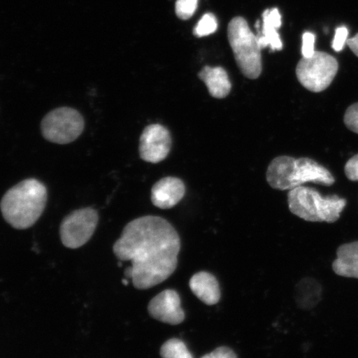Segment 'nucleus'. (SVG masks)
Listing matches in <instances>:
<instances>
[{
  "label": "nucleus",
  "mask_w": 358,
  "mask_h": 358,
  "mask_svg": "<svg viewBox=\"0 0 358 358\" xmlns=\"http://www.w3.org/2000/svg\"><path fill=\"white\" fill-rule=\"evenodd\" d=\"M180 237L165 219L145 216L124 227L113 246L115 257L131 262L124 275L138 289H149L168 280L178 266Z\"/></svg>",
  "instance_id": "1"
},
{
  "label": "nucleus",
  "mask_w": 358,
  "mask_h": 358,
  "mask_svg": "<svg viewBox=\"0 0 358 358\" xmlns=\"http://www.w3.org/2000/svg\"><path fill=\"white\" fill-rule=\"evenodd\" d=\"M48 200L46 187L29 178L11 187L3 196L0 208L4 220L15 229L34 225L44 211Z\"/></svg>",
  "instance_id": "2"
},
{
  "label": "nucleus",
  "mask_w": 358,
  "mask_h": 358,
  "mask_svg": "<svg viewBox=\"0 0 358 358\" xmlns=\"http://www.w3.org/2000/svg\"><path fill=\"white\" fill-rule=\"evenodd\" d=\"M268 185L278 190H292L303 183L313 182L331 186L335 179L328 169L308 158L294 159L280 156L273 159L266 172Z\"/></svg>",
  "instance_id": "3"
},
{
  "label": "nucleus",
  "mask_w": 358,
  "mask_h": 358,
  "mask_svg": "<svg viewBox=\"0 0 358 358\" xmlns=\"http://www.w3.org/2000/svg\"><path fill=\"white\" fill-rule=\"evenodd\" d=\"M289 211L304 221L312 222H337L347 201L338 195L323 196L310 187L299 186L288 194Z\"/></svg>",
  "instance_id": "4"
},
{
  "label": "nucleus",
  "mask_w": 358,
  "mask_h": 358,
  "mask_svg": "<svg viewBox=\"0 0 358 358\" xmlns=\"http://www.w3.org/2000/svg\"><path fill=\"white\" fill-rule=\"evenodd\" d=\"M227 35L241 73L249 79H257L262 73V60L257 35L241 17H236L230 22Z\"/></svg>",
  "instance_id": "5"
},
{
  "label": "nucleus",
  "mask_w": 358,
  "mask_h": 358,
  "mask_svg": "<svg viewBox=\"0 0 358 358\" xmlns=\"http://www.w3.org/2000/svg\"><path fill=\"white\" fill-rule=\"evenodd\" d=\"M338 71V61L323 52H315L311 57H303L296 67L299 82L313 92L324 91L333 83Z\"/></svg>",
  "instance_id": "6"
},
{
  "label": "nucleus",
  "mask_w": 358,
  "mask_h": 358,
  "mask_svg": "<svg viewBox=\"0 0 358 358\" xmlns=\"http://www.w3.org/2000/svg\"><path fill=\"white\" fill-rule=\"evenodd\" d=\"M84 127L83 115L70 107H61L49 112L41 123L43 137L59 145L69 144L77 140Z\"/></svg>",
  "instance_id": "7"
},
{
  "label": "nucleus",
  "mask_w": 358,
  "mask_h": 358,
  "mask_svg": "<svg viewBox=\"0 0 358 358\" xmlns=\"http://www.w3.org/2000/svg\"><path fill=\"white\" fill-rule=\"evenodd\" d=\"M99 216L92 208L76 210L64 218L60 227L62 244L77 249L88 243L96 231Z\"/></svg>",
  "instance_id": "8"
},
{
  "label": "nucleus",
  "mask_w": 358,
  "mask_h": 358,
  "mask_svg": "<svg viewBox=\"0 0 358 358\" xmlns=\"http://www.w3.org/2000/svg\"><path fill=\"white\" fill-rule=\"evenodd\" d=\"M172 147L169 129L159 124H150L143 131L140 138L141 158L148 163L157 164L167 158Z\"/></svg>",
  "instance_id": "9"
},
{
  "label": "nucleus",
  "mask_w": 358,
  "mask_h": 358,
  "mask_svg": "<svg viewBox=\"0 0 358 358\" xmlns=\"http://www.w3.org/2000/svg\"><path fill=\"white\" fill-rule=\"evenodd\" d=\"M148 312L153 319L170 325L180 324L185 320L180 296L173 289H165L152 299Z\"/></svg>",
  "instance_id": "10"
},
{
  "label": "nucleus",
  "mask_w": 358,
  "mask_h": 358,
  "mask_svg": "<svg viewBox=\"0 0 358 358\" xmlns=\"http://www.w3.org/2000/svg\"><path fill=\"white\" fill-rule=\"evenodd\" d=\"M185 192V183L180 178H164L152 187L151 201L160 209L172 208L183 199Z\"/></svg>",
  "instance_id": "11"
},
{
  "label": "nucleus",
  "mask_w": 358,
  "mask_h": 358,
  "mask_svg": "<svg viewBox=\"0 0 358 358\" xmlns=\"http://www.w3.org/2000/svg\"><path fill=\"white\" fill-rule=\"evenodd\" d=\"M263 26L262 32L257 35L259 48H270L271 50L281 51L283 49L278 29L282 24L281 15L278 8L266 10L263 13Z\"/></svg>",
  "instance_id": "12"
},
{
  "label": "nucleus",
  "mask_w": 358,
  "mask_h": 358,
  "mask_svg": "<svg viewBox=\"0 0 358 358\" xmlns=\"http://www.w3.org/2000/svg\"><path fill=\"white\" fill-rule=\"evenodd\" d=\"M189 287L200 301L207 306H215L221 299L218 281L211 273L200 271L192 276Z\"/></svg>",
  "instance_id": "13"
},
{
  "label": "nucleus",
  "mask_w": 358,
  "mask_h": 358,
  "mask_svg": "<svg viewBox=\"0 0 358 358\" xmlns=\"http://www.w3.org/2000/svg\"><path fill=\"white\" fill-rule=\"evenodd\" d=\"M332 268L336 275L358 279V241L339 246Z\"/></svg>",
  "instance_id": "14"
},
{
  "label": "nucleus",
  "mask_w": 358,
  "mask_h": 358,
  "mask_svg": "<svg viewBox=\"0 0 358 358\" xmlns=\"http://www.w3.org/2000/svg\"><path fill=\"white\" fill-rule=\"evenodd\" d=\"M199 78L206 84L213 97L223 99L229 95L231 83L226 70L222 67L206 66L199 73Z\"/></svg>",
  "instance_id": "15"
},
{
  "label": "nucleus",
  "mask_w": 358,
  "mask_h": 358,
  "mask_svg": "<svg viewBox=\"0 0 358 358\" xmlns=\"http://www.w3.org/2000/svg\"><path fill=\"white\" fill-rule=\"evenodd\" d=\"M320 286L315 280L304 278L295 288V301L299 308L310 310L320 301Z\"/></svg>",
  "instance_id": "16"
},
{
  "label": "nucleus",
  "mask_w": 358,
  "mask_h": 358,
  "mask_svg": "<svg viewBox=\"0 0 358 358\" xmlns=\"http://www.w3.org/2000/svg\"><path fill=\"white\" fill-rule=\"evenodd\" d=\"M162 358H194L185 342L178 338H170L160 348Z\"/></svg>",
  "instance_id": "17"
},
{
  "label": "nucleus",
  "mask_w": 358,
  "mask_h": 358,
  "mask_svg": "<svg viewBox=\"0 0 358 358\" xmlns=\"http://www.w3.org/2000/svg\"><path fill=\"white\" fill-rule=\"evenodd\" d=\"M218 28L217 20L213 13H206L196 25L194 34L196 37L203 38L216 32Z\"/></svg>",
  "instance_id": "18"
},
{
  "label": "nucleus",
  "mask_w": 358,
  "mask_h": 358,
  "mask_svg": "<svg viewBox=\"0 0 358 358\" xmlns=\"http://www.w3.org/2000/svg\"><path fill=\"white\" fill-rule=\"evenodd\" d=\"M199 0H177L176 12L179 19L187 20L194 15L198 8Z\"/></svg>",
  "instance_id": "19"
},
{
  "label": "nucleus",
  "mask_w": 358,
  "mask_h": 358,
  "mask_svg": "<svg viewBox=\"0 0 358 358\" xmlns=\"http://www.w3.org/2000/svg\"><path fill=\"white\" fill-rule=\"evenodd\" d=\"M344 123L350 131L358 134V103L348 107L344 115Z\"/></svg>",
  "instance_id": "20"
},
{
  "label": "nucleus",
  "mask_w": 358,
  "mask_h": 358,
  "mask_svg": "<svg viewBox=\"0 0 358 358\" xmlns=\"http://www.w3.org/2000/svg\"><path fill=\"white\" fill-rule=\"evenodd\" d=\"M302 40L303 57H311L315 53V35L310 32H306L303 34Z\"/></svg>",
  "instance_id": "21"
},
{
  "label": "nucleus",
  "mask_w": 358,
  "mask_h": 358,
  "mask_svg": "<svg viewBox=\"0 0 358 358\" xmlns=\"http://www.w3.org/2000/svg\"><path fill=\"white\" fill-rule=\"evenodd\" d=\"M348 30L346 27H340L335 31L332 48L335 52H341L347 44Z\"/></svg>",
  "instance_id": "22"
},
{
  "label": "nucleus",
  "mask_w": 358,
  "mask_h": 358,
  "mask_svg": "<svg viewBox=\"0 0 358 358\" xmlns=\"http://www.w3.org/2000/svg\"><path fill=\"white\" fill-rule=\"evenodd\" d=\"M201 358H237L234 350L228 347H219L212 352L208 353Z\"/></svg>",
  "instance_id": "23"
},
{
  "label": "nucleus",
  "mask_w": 358,
  "mask_h": 358,
  "mask_svg": "<svg viewBox=\"0 0 358 358\" xmlns=\"http://www.w3.org/2000/svg\"><path fill=\"white\" fill-rule=\"evenodd\" d=\"M345 173L349 180L358 181V155L348 161Z\"/></svg>",
  "instance_id": "24"
},
{
  "label": "nucleus",
  "mask_w": 358,
  "mask_h": 358,
  "mask_svg": "<svg viewBox=\"0 0 358 358\" xmlns=\"http://www.w3.org/2000/svg\"><path fill=\"white\" fill-rule=\"evenodd\" d=\"M347 45L353 53L358 57V34L355 37L348 39Z\"/></svg>",
  "instance_id": "25"
}]
</instances>
